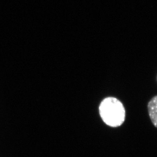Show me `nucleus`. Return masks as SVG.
Wrapping results in <instances>:
<instances>
[{
	"label": "nucleus",
	"instance_id": "1",
	"mask_svg": "<svg viewBox=\"0 0 157 157\" xmlns=\"http://www.w3.org/2000/svg\"><path fill=\"white\" fill-rule=\"evenodd\" d=\"M99 111L101 119L110 127H119L125 121V110L124 105L113 97L105 98L100 104Z\"/></svg>",
	"mask_w": 157,
	"mask_h": 157
},
{
	"label": "nucleus",
	"instance_id": "2",
	"mask_svg": "<svg viewBox=\"0 0 157 157\" xmlns=\"http://www.w3.org/2000/svg\"><path fill=\"white\" fill-rule=\"evenodd\" d=\"M148 114L155 127L157 128V95L150 100L147 105Z\"/></svg>",
	"mask_w": 157,
	"mask_h": 157
}]
</instances>
